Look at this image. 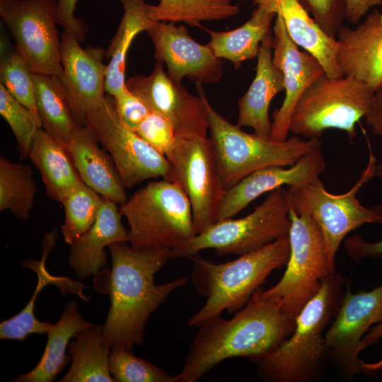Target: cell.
I'll return each mask as SVG.
<instances>
[{
    "label": "cell",
    "instance_id": "6da1fadb",
    "mask_svg": "<svg viewBox=\"0 0 382 382\" xmlns=\"http://www.w3.org/2000/svg\"><path fill=\"white\" fill-rule=\"evenodd\" d=\"M295 325V318L260 286L233 318L218 316L199 327L176 381H197L228 359L247 357L253 361L274 349Z\"/></svg>",
    "mask_w": 382,
    "mask_h": 382
},
{
    "label": "cell",
    "instance_id": "7a4b0ae2",
    "mask_svg": "<svg viewBox=\"0 0 382 382\" xmlns=\"http://www.w3.org/2000/svg\"><path fill=\"white\" fill-rule=\"evenodd\" d=\"M127 242L110 244L112 267L109 287L110 306L103 325L111 347L132 351L144 340L145 326L151 315L175 289L187 283L178 277L156 284L155 274L172 258L170 248H141Z\"/></svg>",
    "mask_w": 382,
    "mask_h": 382
},
{
    "label": "cell",
    "instance_id": "3957f363",
    "mask_svg": "<svg viewBox=\"0 0 382 382\" xmlns=\"http://www.w3.org/2000/svg\"><path fill=\"white\" fill-rule=\"evenodd\" d=\"M347 279L328 275L295 318L294 332L274 349L253 361L257 374L270 382H309L318 378L328 363L325 332L345 294Z\"/></svg>",
    "mask_w": 382,
    "mask_h": 382
},
{
    "label": "cell",
    "instance_id": "277c9868",
    "mask_svg": "<svg viewBox=\"0 0 382 382\" xmlns=\"http://www.w3.org/2000/svg\"><path fill=\"white\" fill-rule=\"evenodd\" d=\"M289 253V239L286 236L223 263L212 262L198 255L191 258L193 284L207 299L189 318L188 325L199 327L224 311H238L274 270L286 265Z\"/></svg>",
    "mask_w": 382,
    "mask_h": 382
},
{
    "label": "cell",
    "instance_id": "5b68a950",
    "mask_svg": "<svg viewBox=\"0 0 382 382\" xmlns=\"http://www.w3.org/2000/svg\"><path fill=\"white\" fill-rule=\"evenodd\" d=\"M196 86L207 111L209 139L225 191L257 170L291 166L301 157L322 149L320 139H303L294 135L284 141H274L245 132L212 107L202 83H196Z\"/></svg>",
    "mask_w": 382,
    "mask_h": 382
},
{
    "label": "cell",
    "instance_id": "8992f818",
    "mask_svg": "<svg viewBox=\"0 0 382 382\" xmlns=\"http://www.w3.org/2000/svg\"><path fill=\"white\" fill-rule=\"evenodd\" d=\"M119 208L134 247L173 250L196 235L190 200L176 180H151Z\"/></svg>",
    "mask_w": 382,
    "mask_h": 382
},
{
    "label": "cell",
    "instance_id": "52a82bcc",
    "mask_svg": "<svg viewBox=\"0 0 382 382\" xmlns=\"http://www.w3.org/2000/svg\"><path fill=\"white\" fill-rule=\"evenodd\" d=\"M382 175V166L369 147L366 168L354 186L343 194L326 190L320 178L296 186L288 187L286 193L291 209L298 214L311 216L323 236L325 252L332 272H335V256L341 243L352 231L365 224H382V206H363L357 195L361 187Z\"/></svg>",
    "mask_w": 382,
    "mask_h": 382
},
{
    "label": "cell",
    "instance_id": "ba28073f",
    "mask_svg": "<svg viewBox=\"0 0 382 382\" xmlns=\"http://www.w3.org/2000/svg\"><path fill=\"white\" fill-rule=\"evenodd\" d=\"M372 92L364 83L347 76H318L303 91L292 112L289 132L306 139H320L327 129L357 135L356 125L370 108Z\"/></svg>",
    "mask_w": 382,
    "mask_h": 382
},
{
    "label": "cell",
    "instance_id": "9c48e42d",
    "mask_svg": "<svg viewBox=\"0 0 382 382\" xmlns=\"http://www.w3.org/2000/svg\"><path fill=\"white\" fill-rule=\"evenodd\" d=\"M286 190L280 187L248 215L217 221L173 250L172 258H192L199 252L214 249L219 256H240L289 235L291 225Z\"/></svg>",
    "mask_w": 382,
    "mask_h": 382
},
{
    "label": "cell",
    "instance_id": "30bf717a",
    "mask_svg": "<svg viewBox=\"0 0 382 382\" xmlns=\"http://www.w3.org/2000/svg\"><path fill=\"white\" fill-rule=\"evenodd\" d=\"M289 257L280 280L265 295L278 300L283 311L296 318L319 291L331 272L321 231L307 214H298L290 207Z\"/></svg>",
    "mask_w": 382,
    "mask_h": 382
},
{
    "label": "cell",
    "instance_id": "8fae6325",
    "mask_svg": "<svg viewBox=\"0 0 382 382\" xmlns=\"http://www.w3.org/2000/svg\"><path fill=\"white\" fill-rule=\"evenodd\" d=\"M85 125L108 151L125 187H133L149 179L175 180L173 168L166 156L122 122L112 96H105L88 112Z\"/></svg>",
    "mask_w": 382,
    "mask_h": 382
},
{
    "label": "cell",
    "instance_id": "7c38bea8",
    "mask_svg": "<svg viewBox=\"0 0 382 382\" xmlns=\"http://www.w3.org/2000/svg\"><path fill=\"white\" fill-rule=\"evenodd\" d=\"M0 16L32 71L60 78L57 0H0Z\"/></svg>",
    "mask_w": 382,
    "mask_h": 382
},
{
    "label": "cell",
    "instance_id": "4fadbf2b",
    "mask_svg": "<svg viewBox=\"0 0 382 382\" xmlns=\"http://www.w3.org/2000/svg\"><path fill=\"white\" fill-rule=\"evenodd\" d=\"M167 158L187 195L196 234L217 221L225 192L221 183L209 137H176Z\"/></svg>",
    "mask_w": 382,
    "mask_h": 382
},
{
    "label": "cell",
    "instance_id": "5bb4252c",
    "mask_svg": "<svg viewBox=\"0 0 382 382\" xmlns=\"http://www.w3.org/2000/svg\"><path fill=\"white\" fill-rule=\"evenodd\" d=\"M350 279L339 309L326 330L328 362L345 379L359 371V354L363 337L371 325L382 321V284L370 291L352 293Z\"/></svg>",
    "mask_w": 382,
    "mask_h": 382
},
{
    "label": "cell",
    "instance_id": "9a60e30c",
    "mask_svg": "<svg viewBox=\"0 0 382 382\" xmlns=\"http://www.w3.org/2000/svg\"><path fill=\"white\" fill-rule=\"evenodd\" d=\"M127 89L139 98L152 112L166 117L176 137H207V111L202 96L190 93L175 83L164 70L163 62L156 60L148 76H132L126 81Z\"/></svg>",
    "mask_w": 382,
    "mask_h": 382
},
{
    "label": "cell",
    "instance_id": "2e32d148",
    "mask_svg": "<svg viewBox=\"0 0 382 382\" xmlns=\"http://www.w3.org/2000/svg\"><path fill=\"white\" fill-rule=\"evenodd\" d=\"M175 23L156 21L146 31L154 58L166 65L168 76L180 84L184 78L196 83H215L223 75L221 59L207 45L195 41L187 28Z\"/></svg>",
    "mask_w": 382,
    "mask_h": 382
},
{
    "label": "cell",
    "instance_id": "e0dca14e",
    "mask_svg": "<svg viewBox=\"0 0 382 382\" xmlns=\"http://www.w3.org/2000/svg\"><path fill=\"white\" fill-rule=\"evenodd\" d=\"M60 40V79L69 97L73 116L78 126L83 127L88 112L105 97V50L92 45L82 47L76 37L65 30Z\"/></svg>",
    "mask_w": 382,
    "mask_h": 382
},
{
    "label": "cell",
    "instance_id": "ac0fdd59",
    "mask_svg": "<svg viewBox=\"0 0 382 382\" xmlns=\"http://www.w3.org/2000/svg\"><path fill=\"white\" fill-rule=\"evenodd\" d=\"M272 33L273 62L282 71L285 97L280 108L272 112L270 139L284 141L288 138L290 119L296 102L325 70L313 54L299 49L279 15L275 18Z\"/></svg>",
    "mask_w": 382,
    "mask_h": 382
},
{
    "label": "cell",
    "instance_id": "d6986e66",
    "mask_svg": "<svg viewBox=\"0 0 382 382\" xmlns=\"http://www.w3.org/2000/svg\"><path fill=\"white\" fill-rule=\"evenodd\" d=\"M325 166L320 149L301 157L287 168L274 166L251 173L225 191L217 221L233 217L265 192L283 185L296 187L316 180L320 178Z\"/></svg>",
    "mask_w": 382,
    "mask_h": 382
},
{
    "label": "cell",
    "instance_id": "ffe728a7",
    "mask_svg": "<svg viewBox=\"0 0 382 382\" xmlns=\"http://www.w3.org/2000/svg\"><path fill=\"white\" fill-rule=\"evenodd\" d=\"M336 37V60L342 75L374 92L382 85V12L374 10L355 28L344 25Z\"/></svg>",
    "mask_w": 382,
    "mask_h": 382
},
{
    "label": "cell",
    "instance_id": "44dd1931",
    "mask_svg": "<svg viewBox=\"0 0 382 382\" xmlns=\"http://www.w3.org/2000/svg\"><path fill=\"white\" fill-rule=\"evenodd\" d=\"M257 59L254 79L238 102L236 125L249 127L256 135L270 139L272 129L270 105L274 97L284 91L282 71L273 62L272 31L262 40Z\"/></svg>",
    "mask_w": 382,
    "mask_h": 382
},
{
    "label": "cell",
    "instance_id": "7402d4cb",
    "mask_svg": "<svg viewBox=\"0 0 382 382\" xmlns=\"http://www.w3.org/2000/svg\"><path fill=\"white\" fill-rule=\"evenodd\" d=\"M67 151L82 182L103 197L122 204L128 198L111 156L87 126L78 127Z\"/></svg>",
    "mask_w": 382,
    "mask_h": 382
},
{
    "label": "cell",
    "instance_id": "603a6c76",
    "mask_svg": "<svg viewBox=\"0 0 382 382\" xmlns=\"http://www.w3.org/2000/svg\"><path fill=\"white\" fill-rule=\"evenodd\" d=\"M117 204L105 199L94 224L71 244L68 261L80 279L98 275L107 264L105 248L114 243L129 242Z\"/></svg>",
    "mask_w": 382,
    "mask_h": 382
},
{
    "label": "cell",
    "instance_id": "cb8c5ba5",
    "mask_svg": "<svg viewBox=\"0 0 382 382\" xmlns=\"http://www.w3.org/2000/svg\"><path fill=\"white\" fill-rule=\"evenodd\" d=\"M240 1H252L253 4L262 6L280 16L290 37L320 62L327 75L343 76L336 60L337 39L323 33L298 0Z\"/></svg>",
    "mask_w": 382,
    "mask_h": 382
},
{
    "label": "cell",
    "instance_id": "d4e9b609",
    "mask_svg": "<svg viewBox=\"0 0 382 382\" xmlns=\"http://www.w3.org/2000/svg\"><path fill=\"white\" fill-rule=\"evenodd\" d=\"M57 237V230L47 233L42 240V256L41 260H25L21 264L33 271L38 277L35 290L26 306L18 314L0 323V339L23 341L30 334H47L52 323L37 320L34 315L35 300L40 291L47 284L58 286L63 294H76L85 301L88 298L83 294L85 286L68 277L52 275L46 268L45 260L53 248Z\"/></svg>",
    "mask_w": 382,
    "mask_h": 382
},
{
    "label": "cell",
    "instance_id": "484cf974",
    "mask_svg": "<svg viewBox=\"0 0 382 382\" xmlns=\"http://www.w3.org/2000/svg\"><path fill=\"white\" fill-rule=\"evenodd\" d=\"M124 13L115 34L105 50L108 60L105 92L115 96L127 88L126 59L135 37L147 31L156 21L151 17V6L145 0H120Z\"/></svg>",
    "mask_w": 382,
    "mask_h": 382
},
{
    "label": "cell",
    "instance_id": "4316f807",
    "mask_svg": "<svg viewBox=\"0 0 382 382\" xmlns=\"http://www.w3.org/2000/svg\"><path fill=\"white\" fill-rule=\"evenodd\" d=\"M93 324L86 321L79 311L74 300L69 301L59 320L52 324L48 332L44 352L35 368L18 376L15 382H51L69 363L66 353L69 341L77 334Z\"/></svg>",
    "mask_w": 382,
    "mask_h": 382
},
{
    "label": "cell",
    "instance_id": "83f0119b",
    "mask_svg": "<svg viewBox=\"0 0 382 382\" xmlns=\"http://www.w3.org/2000/svg\"><path fill=\"white\" fill-rule=\"evenodd\" d=\"M28 158L40 173L48 197L56 202L82 182L66 149L43 128L35 135Z\"/></svg>",
    "mask_w": 382,
    "mask_h": 382
},
{
    "label": "cell",
    "instance_id": "f1b7e54d",
    "mask_svg": "<svg viewBox=\"0 0 382 382\" xmlns=\"http://www.w3.org/2000/svg\"><path fill=\"white\" fill-rule=\"evenodd\" d=\"M277 14L262 6H257L250 18L237 28L228 31L207 30L208 43L214 54L230 61L235 69L243 62L257 57L260 46L272 31L271 24Z\"/></svg>",
    "mask_w": 382,
    "mask_h": 382
},
{
    "label": "cell",
    "instance_id": "f546056e",
    "mask_svg": "<svg viewBox=\"0 0 382 382\" xmlns=\"http://www.w3.org/2000/svg\"><path fill=\"white\" fill-rule=\"evenodd\" d=\"M112 347L105 341L102 325L80 331L70 342L71 365L60 382H115L110 371Z\"/></svg>",
    "mask_w": 382,
    "mask_h": 382
},
{
    "label": "cell",
    "instance_id": "4dcf8cb0",
    "mask_svg": "<svg viewBox=\"0 0 382 382\" xmlns=\"http://www.w3.org/2000/svg\"><path fill=\"white\" fill-rule=\"evenodd\" d=\"M35 100L42 128L65 149L79 127L60 78L35 74Z\"/></svg>",
    "mask_w": 382,
    "mask_h": 382
},
{
    "label": "cell",
    "instance_id": "1f68e13d",
    "mask_svg": "<svg viewBox=\"0 0 382 382\" xmlns=\"http://www.w3.org/2000/svg\"><path fill=\"white\" fill-rule=\"evenodd\" d=\"M33 171L28 165L0 157V210H8L21 221H28L36 193Z\"/></svg>",
    "mask_w": 382,
    "mask_h": 382
},
{
    "label": "cell",
    "instance_id": "d6a6232c",
    "mask_svg": "<svg viewBox=\"0 0 382 382\" xmlns=\"http://www.w3.org/2000/svg\"><path fill=\"white\" fill-rule=\"evenodd\" d=\"M238 12L232 0H159L150 9L151 17L156 21L183 22L191 26L226 19Z\"/></svg>",
    "mask_w": 382,
    "mask_h": 382
},
{
    "label": "cell",
    "instance_id": "836d02e7",
    "mask_svg": "<svg viewBox=\"0 0 382 382\" xmlns=\"http://www.w3.org/2000/svg\"><path fill=\"white\" fill-rule=\"evenodd\" d=\"M105 198L81 182L60 202L64 209L62 233L71 245L96 221Z\"/></svg>",
    "mask_w": 382,
    "mask_h": 382
},
{
    "label": "cell",
    "instance_id": "e575fe53",
    "mask_svg": "<svg viewBox=\"0 0 382 382\" xmlns=\"http://www.w3.org/2000/svg\"><path fill=\"white\" fill-rule=\"evenodd\" d=\"M0 83L21 104L37 112L34 73L5 36L1 37Z\"/></svg>",
    "mask_w": 382,
    "mask_h": 382
},
{
    "label": "cell",
    "instance_id": "d590c367",
    "mask_svg": "<svg viewBox=\"0 0 382 382\" xmlns=\"http://www.w3.org/2000/svg\"><path fill=\"white\" fill-rule=\"evenodd\" d=\"M0 114L11 129L21 159L29 158L37 131L42 128L37 112L24 106L0 83Z\"/></svg>",
    "mask_w": 382,
    "mask_h": 382
},
{
    "label": "cell",
    "instance_id": "8d00e7d4",
    "mask_svg": "<svg viewBox=\"0 0 382 382\" xmlns=\"http://www.w3.org/2000/svg\"><path fill=\"white\" fill-rule=\"evenodd\" d=\"M110 371L115 382H177L175 376L121 347L111 349Z\"/></svg>",
    "mask_w": 382,
    "mask_h": 382
},
{
    "label": "cell",
    "instance_id": "74e56055",
    "mask_svg": "<svg viewBox=\"0 0 382 382\" xmlns=\"http://www.w3.org/2000/svg\"><path fill=\"white\" fill-rule=\"evenodd\" d=\"M298 1L323 33L336 38L346 20L345 0Z\"/></svg>",
    "mask_w": 382,
    "mask_h": 382
},
{
    "label": "cell",
    "instance_id": "f35d334b",
    "mask_svg": "<svg viewBox=\"0 0 382 382\" xmlns=\"http://www.w3.org/2000/svg\"><path fill=\"white\" fill-rule=\"evenodd\" d=\"M134 132L161 154L173 150L176 134L170 122L162 115L151 111Z\"/></svg>",
    "mask_w": 382,
    "mask_h": 382
},
{
    "label": "cell",
    "instance_id": "ab89813d",
    "mask_svg": "<svg viewBox=\"0 0 382 382\" xmlns=\"http://www.w3.org/2000/svg\"><path fill=\"white\" fill-rule=\"evenodd\" d=\"M112 97L119 118L134 131L151 112L147 105L127 88Z\"/></svg>",
    "mask_w": 382,
    "mask_h": 382
},
{
    "label": "cell",
    "instance_id": "60d3db41",
    "mask_svg": "<svg viewBox=\"0 0 382 382\" xmlns=\"http://www.w3.org/2000/svg\"><path fill=\"white\" fill-rule=\"evenodd\" d=\"M57 24L71 33L80 42H83L88 30L85 21L74 15L78 0H57Z\"/></svg>",
    "mask_w": 382,
    "mask_h": 382
},
{
    "label": "cell",
    "instance_id": "b9f144b4",
    "mask_svg": "<svg viewBox=\"0 0 382 382\" xmlns=\"http://www.w3.org/2000/svg\"><path fill=\"white\" fill-rule=\"evenodd\" d=\"M344 245L349 256L356 262L366 257H382V240L368 242L361 236L354 235L346 239Z\"/></svg>",
    "mask_w": 382,
    "mask_h": 382
},
{
    "label": "cell",
    "instance_id": "7bdbcfd3",
    "mask_svg": "<svg viewBox=\"0 0 382 382\" xmlns=\"http://www.w3.org/2000/svg\"><path fill=\"white\" fill-rule=\"evenodd\" d=\"M364 117L372 133L382 140V85L374 92L370 108Z\"/></svg>",
    "mask_w": 382,
    "mask_h": 382
},
{
    "label": "cell",
    "instance_id": "ee69618b",
    "mask_svg": "<svg viewBox=\"0 0 382 382\" xmlns=\"http://www.w3.org/2000/svg\"><path fill=\"white\" fill-rule=\"evenodd\" d=\"M346 20L357 23L371 7L382 4V0H345Z\"/></svg>",
    "mask_w": 382,
    "mask_h": 382
},
{
    "label": "cell",
    "instance_id": "f6af8a7d",
    "mask_svg": "<svg viewBox=\"0 0 382 382\" xmlns=\"http://www.w3.org/2000/svg\"><path fill=\"white\" fill-rule=\"evenodd\" d=\"M381 337H382V321L371 328L369 332L363 337L361 343V351L378 342Z\"/></svg>",
    "mask_w": 382,
    "mask_h": 382
},
{
    "label": "cell",
    "instance_id": "bcb514c9",
    "mask_svg": "<svg viewBox=\"0 0 382 382\" xmlns=\"http://www.w3.org/2000/svg\"><path fill=\"white\" fill-rule=\"evenodd\" d=\"M359 371L366 375H375L382 371V358L376 362L367 363L359 360Z\"/></svg>",
    "mask_w": 382,
    "mask_h": 382
}]
</instances>
